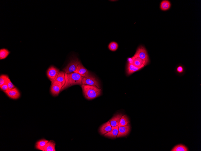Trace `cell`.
<instances>
[{
    "instance_id": "1",
    "label": "cell",
    "mask_w": 201,
    "mask_h": 151,
    "mask_svg": "<svg viewBox=\"0 0 201 151\" xmlns=\"http://www.w3.org/2000/svg\"><path fill=\"white\" fill-rule=\"evenodd\" d=\"M66 83L63 87L62 91L64 90L75 85L82 86L84 77L76 73L65 74Z\"/></svg>"
},
{
    "instance_id": "2",
    "label": "cell",
    "mask_w": 201,
    "mask_h": 151,
    "mask_svg": "<svg viewBox=\"0 0 201 151\" xmlns=\"http://www.w3.org/2000/svg\"><path fill=\"white\" fill-rule=\"evenodd\" d=\"M81 87L84 95L87 99H93L101 94V89L96 86L82 84Z\"/></svg>"
},
{
    "instance_id": "3",
    "label": "cell",
    "mask_w": 201,
    "mask_h": 151,
    "mask_svg": "<svg viewBox=\"0 0 201 151\" xmlns=\"http://www.w3.org/2000/svg\"><path fill=\"white\" fill-rule=\"evenodd\" d=\"M142 59L144 62L145 66L149 62V58L145 48L143 46H141L137 49L136 53L134 56Z\"/></svg>"
},
{
    "instance_id": "4",
    "label": "cell",
    "mask_w": 201,
    "mask_h": 151,
    "mask_svg": "<svg viewBox=\"0 0 201 151\" xmlns=\"http://www.w3.org/2000/svg\"><path fill=\"white\" fill-rule=\"evenodd\" d=\"M79 61V59L77 58L72 59L67 65L63 69V71L66 74L75 72L78 66Z\"/></svg>"
},
{
    "instance_id": "5",
    "label": "cell",
    "mask_w": 201,
    "mask_h": 151,
    "mask_svg": "<svg viewBox=\"0 0 201 151\" xmlns=\"http://www.w3.org/2000/svg\"><path fill=\"white\" fill-rule=\"evenodd\" d=\"M52 82L50 92L53 96H58L60 92L62 91V84L56 80Z\"/></svg>"
},
{
    "instance_id": "6",
    "label": "cell",
    "mask_w": 201,
    "mask_h": 151,
    "mask_svg": "<svg viewBox=\"0 0 201 151\" xmlns=\"http://www.w3.org/2000/svg\"><path fill=\"white\" fill-rule=\"evenodd\" d=\"M59 70L53 66L50 67L47 72V75L50 81L56 80L60 72Z\"/></svg>"
},
{
    "instance_id": "7",
    "label": "cell",
    "mask_w": 201,
    "mask_h": 151,
    "mask_svg": "<svg viewBox=\"0 0 201 151\" xmlns=\"http://www.w3.org/2000/svg\"><path fill=\"white\" fill-rule=\"evenodd\" d=\"M82 84L89 85H94L100 88V85L98 80L91 75L88 77H84L82 80Z\"/></svg>"
},
{
    "instance_id": "8",
    "label": "cell",
    "mask_w": 201,
    "mask_h": 151,
    "mask_svg": "<svg viewBox=\"0 0 201 151\" xmlns=\"http://www.w3.org/2000/svg\"><path fill=\"white\" fill-rule=\"evenodd\" d=\"M74 73H77L84 77H88L91 75L88 70L80 61H79L78 66Z\"/></svg>"
},
{
    "instance_id": "9",
    "label": "cell",
    "mask_w": 201,
    "mask_h": 151,
    "mask_svg": "<svg viewBox=\"0 0 201 151\" xmlns=\"http://www.w3.org/2000/svg\"><path fill=\"white\" fill-rule=\"evenodd\" d=\"M4 92L8 97L13 99H17L20 97V93L16 87L8 90Z\"/></svg>"
},
{
    "instance_id": "10",
    "label": "cell",
    "mask_w": 201,
    "mask_h": 151,
    "mask_svg": "<svg viewBox=\"0 0 201 151\" xmlns=\"http://www.w3.org/2000/svg\"><path fill=\"white\" fill-rule=\"evenodd\" d=\"M129 62L136 67H144L145 66V64L143 60L137 57L133 56L130 59Z\"/></svg>"
},
{
    "instance_id": "11",
    "label": "cell",
    "mask_w": 201,
    "mask_h": 151,
    "mask_svg": "<svg viewBox=\"0 0 201 151\" xmlns=\"http://www.w3.org/2000/svg\"><path fill=\"white\" fill-rule=\"evenodd\" d=\"M130 130V126L129 124L123 126L119 127L118 133L117 137H120L126 136L129 134Z\"/></svg>"
},
{
    "instance_id": "12",
    "label": "cell",
    "mask_w": 201,
    "mask_h": 151,
    "mask_svg": "<svg viewBox=\"0 0 201 151\" xmlns=\"http://www.w3.org/2000/svg\"><path fill=\"white\" fill-rule=\"evenodd\" d=\"M112 127L109 121L103 125L99 129L100 133L102 135H104L111 130Z\"/></svg>"
},
{
    "instance_id": "13",
    "label": "cell",
    "mask_w": 201,
    "mask_h": 151,
    "mask_svg": "<svg viewBox=\"0 0 201 151\" xmlns=\"http://www.w3.org/2000/svg\"><path fill=\"white\" fill-rule=\"evenodd\" d=\"M118 126L112 127L111 130L109 132L104 135V136L105 137L109 138H116L118 133Z\"/></svg>"
},
{
    "instance_id": "14",
    "label": "cell",
    "mask_w": 201,
    "mask_h": 151,
    "mask_svg": "<svg viewBox=\"0 0 201 151\" xmlns=\"http://www.w3.org/2000/svg\"><path fill=\"white\" fill-rule=\"evenodd\" d=\"M143 67H136L132 64L128 62L127 68V73L128 75H130L138 71L141 69Z\"/></svg>"
},
{
    "instance_id": "15",
    "label": "cell",
    "mask_w": 201,
    "mask_h": 151,
    "mask_svg": "<svg viewBox=\"0 0 201 151\" xmlns=\"http://www.w3.org/2000/svg\"><path fill=\"white\" fill-rule=\"evenodd\" d=\"M56 145L53 140H49L44 147L43 151H56Z\"/></svg>"
},
{
    "instance_id": "16",
    "label": "cell",
    "mask_w": 201,
    "mask_h": 151,
    "mask_svg": "<svg viewBox=\"0 0 201 151\" xmlns=\"http://www.w3.org/2000/svg\"><path fill=\"white\" fill-rule=\"evenodd\" d=\"M122 114H117L109 120L110 125L112 127L118 126L120 119L122 116Z\"/></svg>"
},
{
    "instance_id": "17",
    "label": "cell",
    "mask_w": 201,
    "mask_h": 151,
    "mask_svg": "<svg viewBox=\"0 0 201 151\" xmlns=\"http://www.w3.org/2000/svg\"><path fill=\"white\" fill-rule=\"evenodd\" d=\"M48 141L44 139L38 140L36 143V148L38 150L43 151L44 147Z\"/></svg>"
},
{
    "instance_id": "18",
    "label": "cell",
    "mask_w": 201,
    "mask_h": 151,
    "mask_svg": "<svg viewBox=\"0 0 201 151\" xmlns=\"http://www.w3.org/2000/svg\"><path fill=\"white\" fill-rule=\"evenodd\" d=\"M65 72H60L56 80L57 81L61 83L62 84L63 87L65 85L66 83V80L65 77Z\"/></svg>"
},
{
    "instance_id": "19",
    "label": "cell",
    "mask_w": 201,
    "mask_h": 151,
    "mask_svg": "<svg viewBox=\"0 0 201 151\" xmlns=\"http://www.w3.org/2000/svg\"><path fill=\"white\" fill-rule=\"evenodd\" d=\"M171 7L170 2L167 0H164L160 4V8L163 11H167Z\"/></svg>"
},
{
    "instance_id": "20",
    "label": "cell",
    "mask_w": 201,
    "mask_h": 151,
    "mask_svg": "<svg viewBox=\"0 0 201 151\" xmlns=\"http://www.w3.org/2000/svg\"><path fill=\"white\" fill-rule=\"evenodd\" d=\"M129 123V120L126 115L122 116L120 120L119 123L118 127L125 126Z\"/></svg>"
},
{
    "instance_id": "21",
    "label": "cell",
    "mask_w": 201,
    "mask_h": 151,
    "mask_svg": "<svg viewBox=\"0 0 201 151\" xmlns=\"http://www.w3.org/2000/svg\"><path fill=\"white\" fill-rule=\"evenodd\" d=\"M10 53L8 50L5 49L0 50V59H3L6 58Z\"/></svg>"
},
{
    "instance_id": "22",
    "label": "cell",
    "mask_w": 201,
    "mask_h": 151,
    "mask_svg": "<svg viewBox=\"0 0 201 151\" xmlns=\"http://www.w3.org/2000/svg\"><path fill=\"white\" fill-rule=\"evenodd\" d=\"M172 151H188V148L182 145H179L175 146L171 150Z\"/></svg>"
},
{
    "instance_id": "23",
    "label": "cell",
    "mask_w": 201,
    "mask_h": 151,
    "mask_svg": "<svg viewBox=\"0 0 201 151\" xmlns=\"http://www.w3.org/2000/svg\"><path fill=\"white\" fill-rule=\"evenodd\" d=\"M108 47L110 51L115 52L118 48V45L116 42H112L109 44Z\"/></svg>"
},
{
    "instance_id": "24",
    "label": "cell",
    "mask_w": 201,
    "mask_h": 151,
    "mask_svg": "<svg viewBox=\"0 0 201 151\" xmlns=\"http://www.w3.org/2000/svg\"><path fill=\"white\" fill-rule=\"evenodd\" d=\"M8 76L6 75H2L0 76V87L6 83L7 81Z\"/></svg>"
},
{
    "instance_id": "25",
    "label": "cell",
    "mask_w": 201,
    "mask_h": 151,
    "mask_svg": "<svg viewBox=\"0 0 201 151\" xmlns=\"http://www.w3.org/2000/svg\"><path fill=\"white\" fill-rule=\"evenodd\" d=\"M7 83L9 90L12 89L15 87V86L11 82L9 78L7 79Z\"/></svg>"
},
{
    "instance_id": "26",
    "label": "cell",
    "mask_w": 201,
    "mask_h": 151,
    "mask_svg": "<svg viewBox=\"0 0 201 151\" xmlns=\"http://www.w3.org/2000/svg\"><path fill=\"white\" fill-rule=\"evenodd\" d=\"M0 87H1V89L4 92L9 90L7 82L1 86Z\"/></svg>"
},
{
    "instance_id": "27",
    "label": "cell",
    "mask_w": 201,
    "mask_h": 151,
    "mask_svg": "<svg viewBox=\"0 0 201 151\" xmlns=\"http://www.w3.org/2000/svg\"><path fill=\"white\" fill-rule=\"evenodd\" d=\"M177 71L179 73H182L183 71V68L182 66H179L178 67Z\"/></svg>"
}]
</instances>
